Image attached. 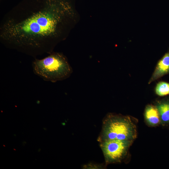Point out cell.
Returning <instances> with one entry per match:
<instances>
[{
    "label": "cell",
    "instance_id": "cell-1",
    "mask_svg": "<svg viewBox=\"0 0 169 169\" xmlns=\"http://www.w3.org/2000/svg\"><path fill=\"white\" fill-rule=\"evenodd\" d=\"M65 0H23L7 13L0 37L7 46L32 56L50 54L69 8Z\"/></svg>",
    "mask_w": 169,
    "mask_h": 169
},
{
    "label": "cell",
    "instance_id": "cell-5",
    "mask_svg": "<svg viewBox=\"0 0 169 169\" xmlns=\"http://www.w3.org/2000/svg\"><path fill=\"white\" fill-rule=\"evenodd\" d=\"M169 74V51L166 53L158 61L155 70L150 78V84L162 76Z\"/></svg>",
    "mask_w": 169,
    "mask_h": 169
},
{
    "label": "cell",
    "instance_id": "cell-3",
    "mask_svg": "<svg viewBox=\"0 0 169 169\" xmlns=\"http://www.w3.org/2000/svg\"><path fill=\"white\" fill-rule=\"evenodd\" d=\"M137 135L136 127L127 116L110 114L103 120L98 141L117 139L134 141Z\"/></svg>",
    "mask_w": 169,
    "mask_h": 169
},
{
    "label": "cell",
    "instance_id": "cell-7",
    "mask_svg": "<svg viewBox=\"0 0 169 169\" xmlns=\"http://www.w3.org/2000/svg\"><path fill=\"white\" fill-rule=\"evenodd\" d=\"M155 106L159 112L161 123L163 125L169 123V99L158 101Z\"/></svg>",
    "mask_w": 169,
    "mask_h": 169
},
{
    "label": "cell",
    "instance_id": "cell-9",
    "mask_svg": "<svg viewBox=\"0 0 169 169\" xmlns=\"http://www.w3.org/2000/svg\"><path fill=\"white\" fill-rule=\"evenodd\" d=\"M84 168L86 169H99L102 168V165L97 164L89 163L84 166Z\"/></svg>",
    "mask_w": 169,
    "mask_h": 169
},
{
    "label": "cell",
    "instance_id": "cell-4",
    "mask_svg": "<svg viewBox=\"0 0 169 169\" xmlns=\"http://www.w3.org/2000/svg\"><path fill=\"white\" fill-rule=\"evenodd\" d=\"M133 141L114 139L99 142L106 163L120 162L127 155Z\"/></svg>",
    "mask_w": 169,
    "mask_h": 169
},
{
    "label": "cell",
    "instance_id": "cell-8",
    "mask_svg": "<svg viewBox=\"0 0 169 169\" xmlns=\"http://www.w3.org/2000/svg\"><path fill=\"white\" fill-rule=\"evenodd\" d=\"M155 92L157 95L160 96L169 95V83L164 81L159 82L155 87Z\"/></svg>",
    "mask_w": 169,
    "mask_h": 169
},
{
    "label": "cell",
    "instance_id": "cell-6",
    "mask_svg": "<svg viewBox=\"0 0 169 169\" xmlns=\"http://www.w3.org/2000/svg\"><path fill=\"white\" fill-rule=\"evenodd\" d=\"M144 118L147 124L151 126H156L161 123L159 112L155 106L148 105L146 107Z\"/></svg>",
    "mask_w": 169,
    "mask_h": 169
},
{
    "label": "cell",
    "instance_id": "cell-2",
    "mask_svg": "<svg viewBox=\"0 0 169 169\" xmlns=\"http://www.w3.org/2000/svg\"><path fill=\"white\" fill-rule=\"evenodd\" d=\"M34 73L44 80L55 83L69 78L72 67L62 54L52 52L46 57L36 59L32 64Z\"/></svg>",
    "mask_w": 169,
    "mask_h": 169
}]
</instances>
